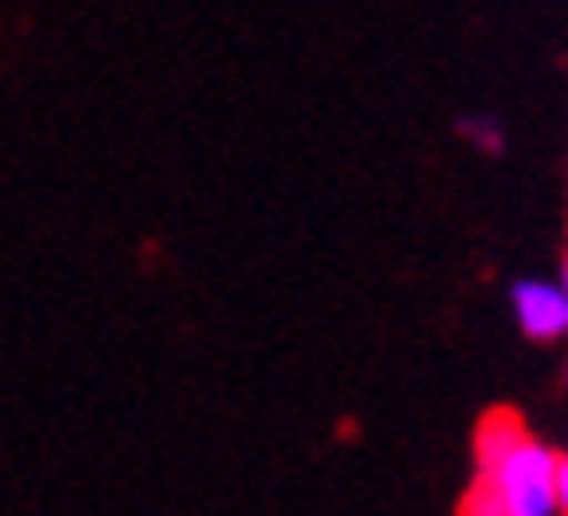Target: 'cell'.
Listing matches in <instances>:
<instances>
[{"instance_id":"5","label":"cell","mask_w":568,"mask_h":516,"mask_svg":"<svg viewBox=\"0 0 568 516\" xmlns=\"http://www.w3.org/2000/svg\"><path fill=\"white\" fill-rule=\"evenodd\" d=\"M558 282H564V293H568V251H564V272H558Z\"/></svg>"},{"instance_id":"1","label":"cell","mask_w":568,"mask_h":516,"mask_svg":"<svg viewBox=\"0 0 568 516\" xmlns=\"http://www.w3.org/2000/svg\"><path fill=\"white\" fill-rule=\"evenodd\" d=\"M459 516H558V448L532 438L511 407H490L475 428V480Z\"/></svg>"},{"instance_id":"4","label":"cell","mask_w":568,"mask_h":516,"mask_svg":"<svg viewBox=\"0 0 568 516\" xmlns=\"http://www.w3.org/2000/svg\"><path fill=\"white\" fill-rule=\"evenodd\" d=\"M558 516H568V448L558 454Z\"/></svg>"},{"instance_id":"2","label":"cell","mask_w":568,"mask_h":516,"mask_svg":"<svg viewBox=\"0 0 568 516\" xmlns=\"http://www.w3.org/2000/svg\"><path fill=\"white\" fill-rule=\"evenodd\" d=\"M511 313H517V328L532 344L568 340V293H564V282H548V276H521L517 287H511Z\"/></svg>"},{"instance_id":"3","label":"cell","mask_w":568,"mask_h":516,"mask_svg":"<svg viewBox=\"0 0 568 516\" xmlns=\"http://www.w3.org/2000/svg\"><path fill=\"white\" fill-rule=\"evenodd\" d=\"M465 136L475 141L480 152H500V146H506V136H500V125H496V121H469V125H465Z\"/></svg>"}]
</instances>
